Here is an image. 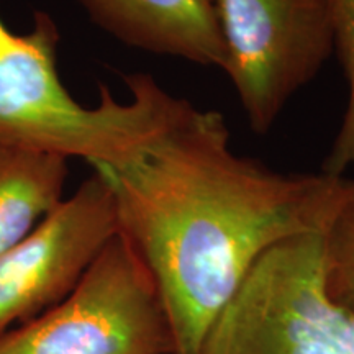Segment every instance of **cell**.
I'll return each mask as SVG.
<instances>
[{"mask_svg":"<svg viewBox=\"0 0 354 354\" xmlns=\"http://www.w3.org/2000/svg\"><path fill=\"white\" fill-rule=\"evenodd\" d=\"M95 167L165 305L174 354H197L253 266L279 243L325 233L354 187L346 176L279 172L240 156L223 115L190 102L131 161Z\"/></svg>","mask_w":354,"mask_h":354,"instance_id":"cell-1","label":"cell"},{"mask_svg":"<svg viewBox=\"0 0 354 354\" xmlns=\"http://www.w3.org/2000/svg\"><path fill=\"white\" fill-rule=\"evenodd\" d=\"M59 30L46 12L33 28L15 33L0 19V141L59 156L82 158L92 167H118L136 158L169 128L189 100L174 97L151 74H128L130 102L100 86L97 107H84L57 73Z\"/></svg>","mask_w":354,"mask_h":354,"instance_id":"cell-2","label":"cell"},{"mask_svg":"<svg viewBox=\"0 0 354 354\" xmlns=\"http://www.w3.org/2000/svg\"><path fill=\"white\" fill-rule=\"evenodd\" d=\"M197 354H354V310L335 302L323 282V233L269 250Z\"/></svg>","mask_w":354,"mask_h":354,"instance_id":"cell-3","label":"cell"},{"mask_svg":"<svg viewBox=\"0 0 354 354\" xmlns=\"http://www.w3.org/2000/svg\"><path fill=\"white\" fill-rule=\"evenodd\" d=\"M148 269L118 232L68 297L0 335V354H174Z\"/></svg>","mask_w":354,"mask_h":354,"instance_id":"cell-4","label":"cell"},{"mask_svg":"<svg viewBox=\"0 0 354 354\" xmlns=\"http://www.w3.org/2000/svg\"><path fill=\"white\" fill-rule=\"evenodd\" d=\"M225 43L223 71L248 123L268 133L331 55L333 33L323 0H214Z\"/></svg>","mask_w":354,"mask_h":354,"instance_id":"cell-5","label":"cell"},{"mask_svg":"<svg viewBox=\"0 0 354 354\" xmlns=\"http://www.w3.org/2000/svg\"><path fill=\"white\" fill-rule=\"evenodd\" d=\"M117 233L112 184L92 167L73 196L0 253V335L68 297Z\"/></svg>","mask_w":354,"mask_h":354,"instance_id":"cell-6","label":"cell"},{"mask_svg":"<svg viewBox=\"0 0 354 354\" xmlns=\"http://www.w3.org/2000/svg\"><path fill=\"white\" fill-rule=\"evenodd\" d=\"M97 26L136 50L223 71L225 43L212 0H79Z\"/></svg>","mask_w":354,"mask_h":354,"instance_id":"cell-7","label":"cell"},{"mask_svg":"<svg viewBox=\"0 0 354 354\" xmlns=\"http://www.w3.org/2000/svg\"><path fill=\"white\" fill-rule=\"evenodd\" d=\"M68 159L0 141V253L28 236L64 201Z\"/></svg>","mask_w":354,"mask_h":354,"instance_id":"cell-8","label":"cell"},{"mask_svg":"<svg viewBox=\"0 0 354 354\" xmlns=\"http://www.w3.org/2000/svg\"><path fill=\"white\" fill-rule=\"evenodd\" d=\"M328 13L333 46L348 84L342 125L322 165V172L344 176L354 167V0H323Z\"/></svg>","mask_w":354,"mask_h":354,"instance_id":"cell-9","label":"cell"},{"mask_svg":"<svg viewBox=\"0 0 354 354\" xmlns=\"http://www.w3.org/2000/svg\"><path fill=\"white\" fill-rule=\"evenodd\" d=\"M323 282L335 302L354 310V187L323 233Z\"/></svg>","mask_w":354,"mask_h":354,"instance_id":"cell-10","label":"cell"},{"mask_svg":"<svg viewBox=\"0 0 354 354\" xmlns=\"http://www.w3.org/2000/svg\"><path fill=\"white\" fill-rule=\"evenodd\" d=\"M212 2H214V0H212Z\"/></svg>","mask_w":354,"mask_h":354,"instance_id":"cell-11","label":"cell"}]
</instances>
